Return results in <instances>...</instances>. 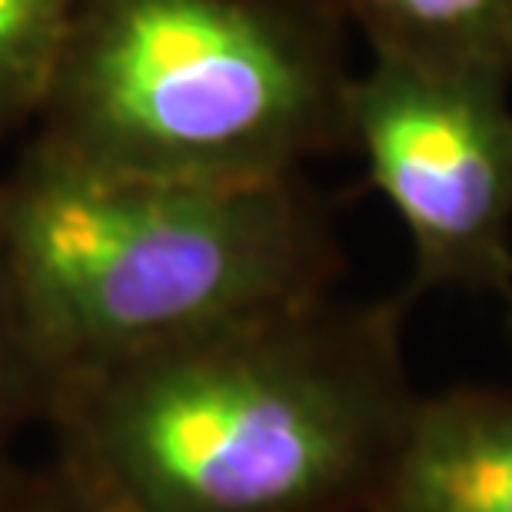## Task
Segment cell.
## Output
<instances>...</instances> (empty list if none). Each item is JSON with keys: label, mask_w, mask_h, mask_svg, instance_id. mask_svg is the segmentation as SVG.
Returning a JSON list of instances; mask_svg holds the SVG:
<instances>
[{"label": "cell", "mask_w": 512, "mask_h": 512, "mask_svg": "<svg viewBox=\"0 0 512 512\" xmlns=\"http://www.w3.org/2000/svg\"><path fill=\"white\" fill-rule=\"evenodd\" d=\"M406 303L333 290L67 373L54 456L114 512H370L419 396Z\"/></svg>", "instance_id": "1"}, {"label": "cell", "mask_w": 512, "mask_h": 512, "mask_svg": "<svg viewBox=\"0 0 512 512\" xmlns=\"http://www.w3.org/2000/svg\"><path fill=\"white\" fill-rule=\"evenodd\" d=\"M0 253L57 383L333 293L343 273L333 213L303 177L153 180L37 140L0 173Z\"/></svg>", "instance_id": "2"}, {"label": "cell", "mask_w": 512, "mask_h": 512, "mask_svg": "<svg viewBox=\"0 0 512 512\" xmlns=\"http://www.w3.org/2000/svg\"><path fill=\"white\" fill-rule=\"evenodd\" d=\"M353 77L330 0H77L24 140L153 180H293L346 150Z\"/></svg>", "instance_id": "3"}, {"label": "cell", "mask_w": 512, "mask_h": 512, "mask_svg": "<svg viewBox=\"0 0 512 512\" xmlns=\"http://www.w3.org/2000/svg\"><path fill=\"white\" fill-rule=\"evenodd\" d=\"M346 147L409 240V300L509 290L512 77L370 54L353 77Z\"/></svg>", "instance_id": "4"}, {"label": "cell", "mask_w": 512, "mask_h": 512, "mask_svg": "<svg viewBox=\"0 0 512 512\" xmlns=\"http://www.w3.org/2000/svg\"><path fill=\"white\" fill-rule=\"evenodd\" d=\"M370 512H512V389L419 393Z\"/></svg>", "instance_id": "5"}, {"label": "cell", "mask_w": 512, "mask_h": 512, "mask_svg": "<svg viewBox=\"0 0 512 512\" xmlns=\"http://www.w3.org/2000/svg\"><path fill=\"white\" fill-rule=\"evenodd\" d=\"M370 54L512 77V0H330Z\"/></svg>", "instance_id": "6"}, {"label": "cell", "mask_w": 512, "mask_h": 512, "mask_svg": "<svg viewBox=\"0 0 512 512\" xmlns=\"http://www.w3.org/2000/svg\"><path fill=\"white\" fill-rule=\"evenodd\" d=\"M77 0H0V147L34 130Z\"/></svg>", "instance_id": "7"}, {"label": "cell", "mask_w": 512, "mask_h": 512, "mask_svg": "<svg viewBox=\"0 0 512 512\" xmlns=\"http://www.w3.org/2000/svg\"><path fill=\"white\" fill-rule=\"evenodd\" d=\"M57 376L27 323L24 303L0 253V466L14 459V443L30 423H44Z\"/></svg>", "instance_id": "8"}, {"label": "cell", "mask_w": 512, "mask_h": 512, "mask_svg": "<svg viewBox=\"0 0 512 512\" xmlns=\"http://www.w3.org/2000/svg\"><path fill=\"white\" fill-rule=\"evenodd\" d=\"M0 512H114L67 463L0 466Z\"/></svg>", "instance_id": "9"}, {"label": "cell", "mask_w": 512, "mask_h": 512, "mask_svg": "<svg viewBox=\"0 0 512 512\" xmlns=\"http://www.w3.org/2000/svg\"><path fill=\"white\" fill-rule=\"evenodd\" d=\"M499 300L506 303V330H509V343H512V283H509V290L499 296Z\"/></svg>", "instance_id": "10"}]
</instances>
